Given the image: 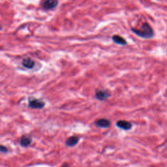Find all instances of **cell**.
Listing matches in <instances>:
<instances>
[{"label": "cell", "instance_id": "cell-12", "mask_svg": "<svg viewBox=\"0 0 167 167\" xmlns=\"http://www.w3.org/2000/svg\"><path fill=\"white\" fill-rule=\"evenodd\" d=\"M61 167H70L67 164H65V165H63V166H62Z\"/></svg>", "mask_w": 167, "mask_h": 167}, {"label": "cell", "instance_id": "cell-5", "mask_svg": "<svg viewBox=\"0 0 167 167\" xmlns=\"http://www.w3.org/2000/svg\"><path fill=\"white\" fill-rule=\"evenodd\" d=\"M116 125L119 128L123 129V130H129L132 128V124L131 122H127L125 120H120L117 122Z\"/></svg>", "mask_w": 167, "mask_h": 167}, {"label": "cell", "instance_id": "cell-7", "mask_svg": "<svg viewBox=\"0 0 167 167\" xmlns=\"http://www.w3.org/2000/svg\"><path fill=\"white\" fill-rule=\"evenodd\" d=\"M32 142V139L28 135H24L21 138L20 143L22 147H28Z\"/></svg>", "mask_w": 167, "mask_h": 167}, {"label": "cell", "instance_id": "cell-11", "mask_svg": "<svg viewBox=\"0 0 167 167\" xmlns=\"http://www.w3.org/2000/svg\"><path fill=\"white\" fill-rule=\"evenodd\" d=\"M0 152H1V153H7V152H8V149L7 147L0 145Z\"/></svg>", "mask_w": 167, "mask_h": 167}, {"label": "cell", "instance_id": "cell-2", "mask_svg": "<svg viewBox=\"0 0 167 167\" xmlns=\"http://www.w3.org/2000/svg\"><path fill=\"white\" fill-rule=\"evenodd\" d=\"M111 96L110 92L106 90H100L97 91L96 93V99L100 101L106 100Z\"/></svg>", "mask_w": 167, "mask_h": 167}, {"label": "cell", "instance_id": "cell-10", "mask_svg": "<svg viewBox=\"0 0 167 167\" xmlns=\"http://www.w3.org/2000/svg\"><path fill=\"white\" fill-rule=\"evenodd\" d=\"M22 65L24 67L30 69H32L34 67L35 62H34L33 59L30 58V57H26V58H24L22 60Z\"/></svg>", "mask_w": 167, "mask_h": 167}, {"label": "cell", "instance_id": "cell-6", "mask_svg": "<svg viewBox=\"0 0 167 167\" xmlns=\"http://www.w3.org/2000/svg\"><path fill=\"white\" fill-rule=\"evenodd\" d=\"M112 39L116 44L122 45V46H125L127 45V42L126 40L122 37V36H120L119 35H114L112 37Z\"/></svg>", "mask_w": 167, "mask_h": 167}, {"label": "cell", "instance_id": "cell-13", "mask_svg": "<svg viewBox=\"0 0 167 167\" xmlns=\"http://www.w3.org/2000/svg\"><path fill=\"white\" fill-rule=\"evenodd\" d=\"M2 30V25L0 24V31H1Z\"/></svg>", "mask_w": 167, "mask_h": 167}, {"label": "cell", "instance_id": "cell-1", "mask_svg": "<svg viewBox=\"0 0 167 167\" xmlns=\"http://www.w3.org/2000/svg\"><path fill=\"white\" fill-rule=\"evenodd\" d=\"M131 31L135 35L144 39H151L154 36V31L148 23H144L140 29L131 28Z\"/></svg>", "mask_w": 167, "mask_h": 167}, {"label": "cell", "instance_id": "cell-4", "mask_svg": "<svg viewBox=\"0 0 167 167\" xmlns=\"http://www.w3.org/2000/svg\"><path fill=\"white\" fill-rule=\"evenodd\" d=\"M45 105V103L44 101L40 99H33L30 100L28 104L29 107L34 109H41L44 107Z\"/></svg>", "mask_w": 167, "mask_h": 167}, {"label": "cell", "instance_id": "cell-8", "mask_svg": "<svg viewBox=\"0 0 167 167\" xmlns=\"http://www.w3.org/2000/svg\"><path fill=\"white\" fill-rule=\"evenodd\" d=\"M96 124L98 127L101 128H108L110 125V122L107 119L101 118L96 122Z\"/></svg>", "mask_w": 167, "mask_h": 167}, {"label": "cell", "instance_id": "cell-3", "mask_svg": "<svg viewBox=\"0 0 167 167\" xmlns=\"http://www.w3.org/2000/svg\"><path fill=\"white\" fill-rule=\"evenodd\" d=\"M58 0H45L42 2V7L47 10H52L58 5Z\"/></svg>", "mask_w": 167, "mask_h": 167}, {"label": "cell", "instance_id": "cell-9", "mask_svg": "<svg viewBox=\"0 0 167 167\" xmlns=\"http://www.w3.org/2000/svg\"><path fill=\"white\" fill-rule=\"evenodd\" d=\"M79 137L73 136V137H69L67 140H66L65 144L68 147H73L77 144V143L79 142Z\"/></svg>", "mask_w": 167, "mask_h": 167}]
</instances>
